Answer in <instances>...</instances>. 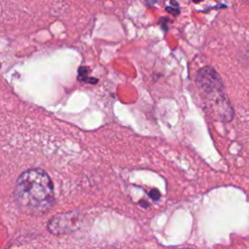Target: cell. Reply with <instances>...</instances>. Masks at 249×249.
<instances>
[{
  "label": "cell",
  "mask_w": 249,
  "mask_h": 249,
  "mask_svg": "<svg viewBox=\"0 0 249 249\" xmlns=\"http://www.w3.org/2000/svg\"><path fill=\"white\" fill-rule=\"evenodd\" d=\"M15 197L18 207L25 213L35 216L46 214L54 203L50 176L39 168L24 171L17 180Z\"/></svg>",
  "instance_id": "cell-1"
},
{
  "label": "cell",
  "mask_w": 249,
  "mask_h": 249,
  "mask_svg": "<svg viewBox=\"0 0 249 249\" xmlns=\"http://www.w3.org/2000/svg\"><path fill=\"white\" fill-rule=\"evenodd\" d=\"M80 220V215L76 211L59 213L49 221L48 229L53 234L69 233L79 228Z\"/></svg>",
  "instance_id": "cell-2"
},
{
  "label": "cell",
  "mask_w": 249,
  "mask_h": 249,
  "mask_svg": "<svg viewBox=\"0 0 249 249\" xmlns=\"http://www.w3.org/2000/svg\"><path fill=\"white\" fill-rule=\"evenodd\" d=\"M197 82L200 88L207 93L219 92L223 90V84L218 74L209 67L200 69L197 74Z\"/></svg>",
  "instance_id": "cell-3"
},
{
  "label": "cell",
  "mask_w": 249,
  "mask_h": 249,
  "mask_svg": "<svg viewBox=\"0 0 249 249\" xmlns=\"http://www.w3.org/2000/svg\"><path fill=\"white\" fill-rule=\"evenodd\" d=\"M87 74H88V68L86 67H81L79 69V80H82V81H88V77H87Z\"/></svg>",
  "instance_id": "cell-4"
},
{
  "label": "cell",
  "mask_w": 249,
  "mask_h": 249,
  "mask_svg": "<svg viewBox=\"0 0 249 249\" xmlns=\"http://www.w3.org/2000/svg\"><path fill=\"white\" fill-rule=\"evenodd\" d=\"M150 196L153 198V199H159L160 198V193H159V191L158 190H152L151 192H150Z\"/></svg>",
  "instance_id": "cell-5"
},
{
  "label": "cell",
  "mask_w": 249,
  "mask_h": 249,
  "mask_svg": "<svg viewBox=\"0 0 249 249\" xmlns=\"http://www.w3.org/2000/svg\"><path fill=\"white\" fill-rule=\"evenodd\" d=\"M166 11H168L169 13H171V14H173V15H178V14H179V10H178V9H173V8L166 7Z\"/></svg>",
  "instance_id": "cell-6"
},
{
  "label": "cell",
  "mask_w": 249,
  "mask_h": 249,
  "mask_svg": "<svg viewBox=\"0 0 249 249\" xmlns=\"http://www.w3.org/2000/svg\"><path fill=\"white\" fill-rule=\"evenodd\" d=\"M195 3H199V2H201L202 0H193Z\"/></svg>",
  "instance_id": "cell-7"
}]
</instances>
